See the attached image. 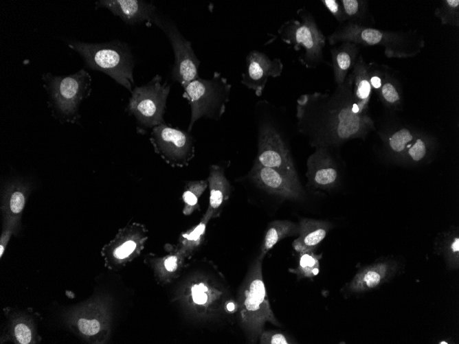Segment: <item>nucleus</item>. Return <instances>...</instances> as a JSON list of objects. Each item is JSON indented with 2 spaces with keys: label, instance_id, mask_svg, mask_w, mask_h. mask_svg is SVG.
<instances>
[{
  "label": "nucleus",
  "instance_id": "1",
  "mask_svg": "<svg viewBox=\"0 0 459 344\" xmlns=\"http://www.w3.org/2000/svg\"><path fill=\"white\" fill-rule=\"evenodd\" d=\"M262 260L257 257L250 266L239 288L236 299L240 325L249 341L253 343L264 331L266 323L280 325L272 311L265 288Z\"/></svg>",
  "mask_w": 459,
  "mask_h": 344
},
{
  "label": "nucleus",
  "instance_id": "2",
  "mask_svg": "<svg viewBox=\"0 0 459 344\" xmlns=\"http://www.w3.org/2000/svg\"><path fill=\"white\" fill-rule=\"evenodd\" d=\"M329 44L350 42L363 46H381L388 58H409L419 54L425 46L423 36L416 30L385 31L370 26L346 22L328 37Z\"/></svg>",
  "mask_w": 459,
  "mask_h": 344
},
{
  "label": "nucleus",
  "instance_id": "3",
  "mask_svg": "<svg viewBox=\"0 0 459 344\" xmlns=\"http://www.w3.org/2000/svg\"><path fill=\"white\" fill-rule=\"evenodd\" d=\"M224 286L210 275L197 271L188 275L177 288L173 300L194 319L208 321L223 311L227 300Z\"/></svg>",
  "mask_w": 459,
  "mask_h": 344
},
{
  "label": "nucleus",
  "instance_id": "4",
  "mask_svg": "<svg viewBox=\"0 0 459 344\" xmlns=\"http://www.w3.org/2000/svg\"><path fill=\"white\" fill-rule=\"evenodd\" d=\"M67 45L82 57L89 69L102 71L132 91L135 62L126 43L117 40L103 43L69 41Z\"/></svg>",
  "mask_w": 459,
  "mask_h": 344
},
{
  "label": "nucleus",
  "instance_id": "5",
  "mask_svg": "<svg viewBox=\"0 0 459 344\" xmlns=\"http://www.w3.org/2000/svg\"><path fill=\"white\" fill-rule=\"evenodd\" d=\"M112 299L106 295H97L78 304L63 315L67 327L89 343L108 342L111 332Z\"/></svg>",
  "mask_w": 459,
  "mask_h": 344
},
{
  "label": "nucleus",
  "instance_id": "6",
  "mask_svg": "<svg viewBox=\"0 0 459 344\" xmlns=\"http://www.w3.org/2000/svg\"><path fill=\"white\" fill-rule=\"evenodd\" d=\"M52 111L66 122H74L81 102L91 91L92 79L85 69L66 76L47 73L43 76Z\"/></svg>",
  "mask_w": 459,
  "mask_h": 344
},
{
  "label": "nucleus",
  "instance_id": "7",
  "mask_svg": "<svg viewBox=\"0 0 459 344\" xmlns=\"http://www.w3.org/2000/svg\"><path fill=\"white\" fill-rule=\"evenodd\" d=\"M231 87L227 79L217 71L210 79L199 77L183 87V97L188 100L191 109L188 132L200 118L220 119L229 101Z\"/></svg>",
  "mask_w": 459,
  "mask_h": 344
},
{
  "label": "nucleus",
  "instance_id": "8",
  "mask_svg": "<svg viewBox=\"0 0 459 344\" xmlns=\"http://www.w3.org/2000/svg\"><path fill=\"white\" fill-rule=\"evenodd\" d=\"M300 19L284 22L278 30L281 40L298 51L304 49L300 62L307 68H315L323 62L326 39L313 15L304 8L298 10Z\"/></svg>",
  "mask_w": 459,
  "mask_h": 344
},
{
  "label": "nucleus",
  "instance_id": "9",
  "mask_svg": "<svg viewBox=\"0 0 459 344\" xmlns=\"http://www.w3.org/2000/svg\"><path fill=\"white\" fill-rule=\"evenodd\" d=\"M170 85L162 83L159 75L155 76L147 84L135 87L131 91V97L126 111L135 118L139 133L164 123V114Z\"/></svg>",
  "mask_w": 459,
  "mask_h": 344
},
{
  "label": "nucleus",
  "instance_id": "10",
  "mask_svg": "<svg viewBox=\"0 0 459 344\" xmlns=\"http://www.w3.org/2000/svg\"><path fill=\"white\" fill-rule=\"evenodd\" d=\"M151 24L159 27L171 44L175 55L171 78L183 88L190 82L199 78L200 61L195 55L191 42L186 39L176 24L169 18L156 14Z\"/></svg>",
  "mask_w": 459,
  "mask_h": 344
},
{
  "label": "nucleus",
  "instance_id": "11",
  "mask_svg": "<svg viewBox=\"0 0 459 344\" xmlns=\"http://www.w3.org/2000/svg\"><path fill=\"white\" fill-rule=\"evenodd\" d=\"M150 141L155 152L173 168L188 166L195 154L192 135L165 122L152 129Z\"/></svg>",
  "mask_w": 459,
  "mask_h": 344
},
{
  "label": "nucleus",
  "instance_id": "12",
  "mask_svg": "<svg viewBox=\"0 0 459 344\" xmlns=\"http://www.w3.org/2000/svg\"><path fill=\"white\" fill-rule=\"evenodd\" d=\"M148 231L139 222L128 224L101 251L104 266L117 271L138 257L148 240Z\"/></svg>",
  "mask_w": 459,
  "mask_h": 344
},
{
  "label": "nucleus",
  "instance_id": "13",
  "mask_svg": "<svg viewBox=\"0 0 459 344\" xmlns=\"http://www.w3.org/2000/svg\"><path fill=\"white\" fill-rule=\"evenodd\" d=\"M256 163L298 179L289 150L279 131L271 124L261 123L258 133Z\"/></svg>",
  "mask_w": 459,
  "mask_h": 344
},
{
  "label": "nucleus",
  "instance_id": "14",
  "mask_svg": "<svg viewBox=\"0 0 459 344\" xmlns=\"http://www.w3.org/2000/svg\"><path fill=\"white\" fill-rule=\"evenodd\" d=\"M7 319L1 336V343L36 344L41 341L38 325L42 317L32 308L18 310L10 307L3 309Z\"/></svg>",
  "mask_w": 459,
  "mask_h": 344
},
{
  "label": "nucleus",
  "instance_id": "15",
  "mask_svg": "<svg viewBox=\"0 0 459 344\" xmlns=\"http://www.w3.org/2000/svg\"><path fill=\"white\" fill-rule=\"evenodd\" d=\"M283 64L278 58L270 59L259 51H251L246 57L245 71L241 76V83L260 96L269 77L280 76Z\"/></svg>",
  "mask_w": 459,
  "mask_h": 344
},
{
  "label": "nucleus",
  "instance_id": "16",
  "mask_svg": "<svg viewBox=\"0 0 459 344\" xmlns=\"http://www.w3.org/2000/svg\"><path fill=\"white\" fill-rule=\"evenodd\" d=\"M248 177L258 187L271 194L293 200L302 196L298 179L291 178L275 169L254 163Z\"/></svg>",
  "mask_w": 459,
  "mask_h": 344
},
{
  "label": "nucleus",
  "instance_id": "17",
  "mask_svg": "<svg viewBox=\"0 0 459 344\" xmlns=\"http://www.w3.org/2000/svg\"><path fill=\"white\" fill-rule=\"evenodd\" d=\"M96 5L109 10L129 25L144 21L150 24L157 14V8L152 3L140 0H100Z\"/></svg>",
  "mask_w": 459,
  "mask_h": 344
},
{
  "label": "nucleus",
  "instance_id": "18",
  "mask_svg": "<svg viewBox=\"0 0 459 344\" xmlns=\"http://www.w3.org/2000/svg\"><path fill=\"white\" fill-rule=\"evenodd\" d=\"M30 192V185L21 179H14L7 183L1 198L3 222L12 223L20 229L22 213Z\"/></svg>",
  "mask_w": 459,
  "mask_h": 344
},
{
  "label": "nucleus",
  "instance_id": "19",
  "mask_svg": "<svg viewBox=\"0 0 459 344\" xmlns=\"http://www.w3.org/2000/svg\"><path fill=\"white\" fill-rule=\"evenodd\" d=\"M164 247L168 251L166 255L145 259L146 264L153 270L157 282L160 285L170 284L178 278L188 260L175 245L167 244Z\"/></svg>",
  "mask_w": 459,
  "mask_h": 344
},
{
  "label": "nucleus",
  "instance_id": "20",
  "mask_svg": "<svg viewBox=\"0 0 459 344\" xmlns=\"http://www.w3.org/2000/svg\"><path fill=\"white\" fill-rule=\"evenodd\" d=\"M207 181L210 198L203 216L211 220L220 216L223 205L230 196L231 185L225 176L224 168L219 165L210 166Z\"/></svg>",
  "mask_w": 459,
  "mask_h": 344
},
{
  "label": "nucleus",
  "instance_id": "21",
  "mask_svg": "<svg viewBox=\"0 0 459 344\" xmlns=\"http://www.w3.org/2000/svg\"><path fill=\"white\" fill-rule=\"evenodd\" d=\"M359 52V45L350 42H343L331 49L333 76L337 86L344 82L349 71L353 69Z\"/></svg>",
  "mask_w": 459,
  "mask_h": 344
},
{
  "label": "nucleus",
  "instance_id": "22",
  "mask_svg": "<svg viewBox=\"0 0 459 344\" xmlns=\"http://www.w3.org/2000/svg\"><path fill=\"white\" fill-rule=\"evenodd\" d=\"M395 265L388 262H379L359 272L351 281L348 289L361 292L377 287L394 271Z\"/></svg>",
  "mask_w": 459,
  "mask_h": 344
},
{
  "label": "nucleus",
  "instance_id": "23",
  "mask_svg": "<svg viewBox=\"0 0 459 344\" xmlns=\"http://www.w3.org/2000/svg\"><path fill=\"white\" fill-rule=\"evenodd\" d=\"M328 225L324 222L302 219L299 225V237L292 246L298 253L311 252L325 238Z\"/></svg>",
  "mask_w": 459,
  "mask_h": 344
},
{
  "label": "nucleus",
  "instance_id": "24",
  "mask_svg": "<svg viewBox=\"0 0 459 344\" xmlns=\"http://www.w3.org/2000/svg\"><path fill=\"white\" fill-rule=\"evenodd\" d=\"M299 225L290 221L278 220L270 222L265 231L258 257L265 255L281 240L298 234Z\"/></svg>",
  "mask_w": 459,
  "mask_h": 344
},
{
  "label": "nucleus",
  "instance_id": "25",
  "mask_svg": "<svg viewBox=\"0 0 459 344\" xmlns=\"http://www.w3.org/2000/svg\"><path fill=\"white\" fill-rule=\"evenodd\" d=\"M210 219L205 216L198 224L182 232L175 246L190 260L201 247L205 240L207 225Z\"/></svg>",
  "mask_w": 459,
  "mask_h": 344
},
{
  "label": "nucleus",
  "instance_id": "26",
  "mask_svg": "<svg viewBox=\"0 0 459 344\" xmlns=\"http://www.w3.org/2000/svg\"><path fill=\"white\" fill-rule=\"evenodd\" d=\"M346 22L353 24L368 26L369 22H372L368 3L363 0H340Z\"/></svg>",
  "mask_w": 459,
  "mask_h": 344
},
{
  "label": "nucleus",
  "instance_id": "27",
  "mask_svg": "<svg viewBox=\"0 0 459 344\" xmlns=\"http://www.w3.org/2000/svg\"><path fill=\"white\" fill-rule=\"evenodd\" d=\"M208 186L207 180L191 181L186 183L182 194L183 214L191 215L199 209V199Z\"/></svg>",
  "mask_w": 459,
  "mask_h": 344
},
{
  "label": "nucleus",
  "instance_id": "28",
  "mask_svg": "<svg viewBox=\"0 0 459 344\" xmlns=\"http://www.w3.org/2000/svg\"><path fill=\"white\" fill-rule=\"evenodd\" d=\"M322 255L311 252L300 253L298 266L289 268V272L296 275L299 278H313L319 273L320 260Z\"/></svg>",
  "mask_w": 459,
  "mask_h": 344
},
{
  "label": "nucleus",
  "instance_id": "29",
  "mask_svg": "<svg viewBox=\"0 0 459 344\" xmlns=\"http://www.w3.org/2000/svg\"><path fill=\"white\" fill-rule=\"evenodd\" d=\"M434 14L442 24L459 26V1L444 0L436 8Z\"/></svg>",
  "mask_w": 459,
  "mask_h": 344
},
{
  "label": "nucleus",
  "instance_id": "30",
  "mask_svg": "<svg viewBox=\"0 0 459 344\" xmlns=\"http://www.w3.org/2000/svg\"><path fill=\"white\" fill-rule=\"evenodd\" d=\"M399 84V81L388 71V67L385 66L382 84L378 90L380 91L384 101L391 104H394L400 101L401 95Z\"/></svg>",
  "mask_w": 459,
  "mask_h": 344
},
{
  "label": "nucleus",
  "instance_id": "31",
  "mask_svg": "<svg viewBox=\"0 0 459 344\" xmlns=\"http://www.w3.org/2000/svg\"><path fill=\"white\" fill-rule=\"evenodd\" d=\"M337 177V172L331 166L321 165L313 173V181L317 185L327 186L333 184Z\"/></svg>",
  "mask_w": 459,
  "mask_h": 344
},
{
  "label": "nucleus",
  "instance_id": "32",
  "mask_svg": "<svg viewBox=\"0 0 459 344\" xmlns=\"http://www.w3.org/2000/svg\"><path fill=\"white\" fill-rule=\"evenodd\" d=\"M413 136L407 128H401L395 132L389 139V145L394 152L403 151L407 144L412 141Z\"/></svg>",
  "mask_w": 459,
  "mask_h": 344
},
{
  "label": "nucleus",
  "instance_id": "33",
  "mask_svg": "<svg viewBox=\"0 0 459 344\" xmlns=\"http://www.w3.org/2000/svg\"><path fill=\"white\" fill-rule=\"evenodd\" d=\"M261 344H289L291 339L284 333L277 330L262 331L259 336Z\"/></svg>",
  "mask_w": 459,
  "mask_h": 344
},
{
  "label": "nucleus",
  "instance_id": "34",
  "mask_svg": "<svg viewBox=\"0 0 459 344\" xmlns=\"http://www.w3.org/2000/svg\"><path fill=\"white\" fill-rule=\"evenodd\" d=\"M321 2L339 23L344 24L346 22V18L340 1L322 0Z\"/></svg>",
  "mask_w": 459,
  "mask_h": 344
},
{
  "label": "nucleus",
  "instance_id": "35",
  "mask_svg": "<svg viewBox=\"0 0 459 344\" xmlns=\"http://www.w3.org/2000/svg\"><path fill=\"white\" fill-rule=\"evenodd\" d=\"M19 232V229L12 223L3 222L2 233L0 239V257L1 258L5 252L6 246L12 234Z\"/></svg>",
  "mask_w": 459,
  "mask_h": 344
},
{
  "label": "nucleus",
  "instance_id": "36",
  "mask_svg": "<svg viewBox=\"0 0 459 344\" xmlns=\"http://www.w3.org/2000/svg\"><path fill=\"white\" fill-rule=\"evenodd\" d=\"M426 145L421 139H417L408 150L410 156L413 160L416 161L422 159L426 154Z\"/></svg>",
  "mask_w": 459,
  "mask_h": 344
},
{
  "label": "nucleus",
  "instance_id": "37",
  "mask_svg": "<svg viewBox=\"0 0 459 344\" xmlns=\"http://www.w3.org/2000/svg\"><path fill=\"white\" fill-rule=\"evenodd\" d=\"M223 311L228 314H233L238 311V303L236 300L227 299L224 303Z\"/></svg>",
  "mask_w": 459,
  "mask_h": 344
},
{
  "label": "nucleus",
  "instance_id": "38",
  "mask_svg": "<svg viewBox=\"0 0 459 344\" xmlns=\"http://www.w3.org/2000/svg\"><path fill=\"white\" fill-rule=\"evenodd\" d=\"M451 248L452 251L454 253H458L459 251V238H455L454 241L451 244Z\"/></svg>",
  "mask_w": 459,
  "mask_h": 344
}]
</instances>
